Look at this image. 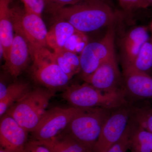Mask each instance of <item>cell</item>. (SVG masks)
Listing matches in <instances>:
<instances>
[{"label": "cell", "instance_id": "6da1fadb", "mask_svg": "<svg viewBox=\"0 0 152 152\" xmlns=\"http://www.w3.org/2000/svg\"><path fill=\"white\" fill-rule=\"evenodd\" d=\"M53 15L54 21H66L86 33L113 25L118 13L105 0H85L62 8Z\"/></svg>", "mask_w": 152, "mask_h": 152}, {"label": "cell", "instance_id": "44dd1931", "mask_svg": "<svg viewBox=\"0 0 152 152\" xmlns=\"http://www.w3.org/2000/svg\"><path fill=\"white\" fill-rule=\"evenodd\" d=\"M131 119L137 124L152 133V107L150 105L133 104Z\"/></svg>", "mask_w": 152, "mask_h": 152}, {"label": "cell", "instance_id": "d6986e66", "mask_svg": "<svg viewBox=\"0 0 152 152\" xmlns=\"http://www.w3.org/2000/svg\"><path fill=\"white\" fill-rule=\"evenodd\" d=\"M53 54L58 65L69 77L72 79L75 75L80 72V61L78 55L63 49L56 50Z\"/></svg>", "mask_w": 152, "mask_h": 152}, {"label": "cell", "instance_id": "7c38bea8", "mask_svg": "<svg viewBox=\"0 0 152 152\" xmlns=\"http://www.w3.org/2000/svg\"><path fill=\"white\" fill-rule=\"evenodd\" d=\"M28 132L5 114L0 122L1 148L8 152H25Z\"/></svg>", "mask_w": 152, "mask_h": 152}, {"label": "cell", "instance_id": "7402d4cb", "mask_svg": "<svg viewBox=\"0 0 152 152\" xmlns=\"http://www.w3.org/2000/svg\"><path fill=\"white\" fill-rule=\"evenodd\" d=\"M127 67L147 73L151 70L152 68V39L143 45L134 62Z\"/></svg>", "mask_w": 152, "mask_h": 152}, {"label": "cell", "instance_id": "f546056e", "mask_svg": "<svg viewBox=\"0 0 152 152\" xmlns=\"http://www.w3.org/2000/svg\"><path fill=\"white\" fill-rule=\"evenodd\" d=\"M150 6H152V0H146Z\"/></svg>", "mask_w": 152, "mask_h": 152}, {"label": "cell", "instance_id": "e0dca14e", "mask_svg": "<svg viewBox=\"0 0 152 152\" xmlns=\"http://www.w3.org/2000/svg\"><path fill=\"white\" fill-rule=\"evenodd\" d=\"M129 148L131 152H152V133L130 122Z\"/></svg>", "mask_w": 152, "mask_h": 152}, {"label": "cell", "instance_id": "ba28073f", "mask_svg": "<svg viewBox=\"0 0 152 152\" xmlns=\"http://www.w3.org/2000/svg\"><path fill=\"white\" fill-rule=\"evenodd\" d=\"M83 108L72 107H55L47 110L35 129L31 132L33 140L43 141L62 132L74 116Z\"/></svg>", "mask_w": 152, "mask_h": 152}, {"label": "cell", "instance_id": "5bb4252c", "mask_svg": "<svg viewBox=\"0 0 152 152\" xmlns=\"http://www.w3.org/2000/svg\"><path fill=\"white\" fill-rule=\"evenodd\" d=\"M148 40V33L144 26L134 28L124 37L121 43L123 68L133 64L142 46Z\"/></svg>", "mask_w": 152, "mask_h": 152}, {"label": "cell", "instance_id": "ac0fdd59", "mask_svg": "<svg viewBox=\"0 0 152 152\" xmlns=\"http://www.w3.org/2000/svg\"><path fill=\"white\" fill-rule=\"evenodd\" d=\"M38 141L51 152H89L73 139L62 132L50 140Z\"/></svg>", "mask_w": 152, "mask_h": 152}, {"label": "cell", "instance_id": "5b68a950", "mask_svg": "<svg viewBox=\"0 0 152 152\" xmlns=\"http://www.w3.org/2000/svg\"><path fill=\"white\" fill-rule=\"evenodd\" d=\"M29 47L33 61L31 73L35 80L50 89L66 87L71 79L58 65L53 53L46 47Z\"/></svg>", "mask_w": 152, "mask_h": 152}, {"label": "cell", "instance_id": "277c9868", "mask_svg": "<svg viewBox=\"0 0 152 152\" xmlns=\"http://www.w3.org/2000/svg\"><path fill=\"white\" fill-rule=\"evenodd\" d=\"M62 97L72 107L83 109L101 107L114 110L132 103L124 92H103L86 82L66 87Z\"/></svg>", "mask_w": 152, "mask_h": 152}, {"label": "cell", "instance_id": "52a82bcc", "mask_svg": "<svg viewBox=\"0 0 152 152\" xmlns=\"http://www.w3.org/2000/svg\"><path fill=\"white\" fill-rule=\"evenodd\" d=\"M115 31L113 25L109 26L103 38L89 43L80 55L82 78L89 75L115 54Z\"/></svg>", "mask_w": 152, "mask_h": 152}, {"label": "cell", "instance_id": "d4e9b609", "mask_svg": "<svg viewBox=\"0 0 152 152\" xmlns=\"http://www.w3.org/2000/svg\"><path fill=\"white\" fill-rule=\"evenodd\" d=\"M130 134V125L129 123L122 137L106 152H127L129 148Z\"/></svg>", "mask_w": 152, "mask_h": 152}, {"label": "cell", "instance_id": "f1b7e54d", "mask_svg": "<svg viewBox=\"0 0 152 152\" xmlns=\"http://www.w3.org/2000/svg\"><path fill=\"white\" fill-rule=\"evenodd\" d=\"M7 87L2 82L0 83V101L5 97L7 92Z\"/></svg>", "mask_w": 152, "mask_h": 152}, {"label": "cell", "instance_id": "4dcf8cb0", "mask_svg": "<svg viewBox=\"0 0 152 152\" xmlns=\"http://www.w3.org/2000/svg\"><path fill=\"white\" fill-rule=\"evenodd\" d=\"M0 152H8L7 151H5L4 149H3L1 148H0Z\"/></svg>", "mask_w": 152, "mask_h": 152}, {"label": "cell", "instance_id": "9c48e42d", "mask_svg": "<svg viewBox=\"0 0 152 152\" xmlns=\"http://www.w3.org/2000/svg\"><path fill=\"white\" fill-rule=\"evenodd\" d=\"M133 104H128L112 112L104 124L94 152H106L119 140L129 124Z\"/></svg>", "mask_w": 152, "mask_h": 152}, {"label": "cell", "instance_id": "ffe728a7", "mask_svg": "<svg viewBox=\"0 0 152 152\" xmlns=\"http://www.w3.org/2000/svg\"><path fill=\"white\" fill-rule=\"evenodd\" d=\"M29 85L26 83L18 82L12 84L7 87L5 97L0 101V115L2 116L17 101L29 91Z\"/></svg>", "mask_w": 152, "mask_h": 152}, {"label": "cell", "instance_id": "4fadbf2b", "mask_svg": "<svg viewBox=\"0 0 152 152\" xmlns=\"http://www.w3.org/2000/svg\"><path fill=\"white\" fill-rule=\"evenodd\" d=\"M29 56V47L28 42L21 35L15 33L8 57L5 60L4 69L11 76L16 77L27 66Z\"/></svg>", "mask_w": 152, "mask_h": 152}, {"label": "cell", "instance_id": "cb8c5ba5", "mask_svg": "<svg viewBox=\"0 0 152 152\" xmlns=\"http://www.w3.org/2000/svg\"><path fill=\"white\" fill-rule=\"evenodd\" d=\"M120 6L126 14H131L139 9H146L149 7L146 0H118Z\"/></svg>", "mask_w": 152, "mask_h": 152}, {"label": "cell", "instance_id": "1f68e13d", "mask_svg": "<svg viewBox=\"0 0 152 152\" xmlns=\"http://www.w3.org/2000/svg\"><path fill=\"white\" fill-rule=\"evenodd\" d=\"M151 30H152V22L151 24Z\"/></svg>", "mask_w": 152, "mask_h": 152}, {"label": "cell", "instance_id": "603a6c76", "mask_svg": "<svg viewBox=\"0 0 152 152\" xmlns=\"http://www.w3.org/2000/svg\"><path fill=\"white\" fill-rule=\"evenodd\" d=\"M88 43V38L86 33L77 30L68 39L62 49L77 55H80Z\"/></svg>", "mask_w": 152, "mask_h": 152}, {"label": "cell", "instance_id": "8992f818", "mask_svg": "<svg viewBox=\"0 0 152 152\" xmlns=\"http://www.w3.org/2000/svg\"><path fill=\"white\" fill-rule=\"evenodd\" d=\"M14 31L25 38L29 46L46 47L48 31L42 16L18 6L12 7Z\"/></svg>", "mask_w": 152, "mask_h": 152}, {"label": "cell", "instance_id": "83f0119b", "mask_svg": "<svg viewBox=\"0 0 152 152\" xmlns=\"http://www.w3.org/2000/svg\"><path fill=\"white\" fill-rule=\"evenodd\" d=\"M25 152H51L45 146L36 140L27 141L25 146Z\"/></svg>", "mask_w": 152, "mask_h": 152}, {"label": "cell", "instance_id": "8fae6325", "mask_svg": "<svg viewBox=\"0 0 152 152\" xmlns=\"http://www.w3.org/2000/svg\"><path fill=\"white\" fill-rule=\"evenodd\" d=\"M123 68V88L132 103L134 101L152 99V77L131 67Z\"/></svg>", "mask_w": 152, "mask_h": 152}, {"label": "cell", "instance_id": "3957f363", "mask_svg": "<svg viewBox=\"0 0 152 152\" xmlns=\"http://www.w3.org/2000/svg\"><path fill=\"white\" fill-rule=\"evenodd\" d=\"M56 90L37 88L29 91L7 111L28 132L34 130L43 115Z\"/></svg>", "mask_w": 152, "mask_h": 152}, {"label": "cell", "instance_id": "9a60e30c", "mask_svg": "<svg viewBox=\"0 0 152 152\" xmlns=\"http://www.w3.org/2000/svg\"><path fill=\"white\" fill-rule=\"evenodd\" d=\"M13 0H0V48L5 61L8 57L14 31L11 3Z\"/></svg>", "mask_w": 152, "mask_h": 152}, {"label": "cell", "instance_id": "7a4b0ae2", "mask_svg": "<svg viewBox=\"0 0 152 152\" xmlns=\"http://www.w3.org/2000/svg\"><path fill=\"white\" fill-rule=\"evenodd\" d=\"M113 110L101 107L83 109L61 132L70 137L89 152H94L104 124Z\"/></svg>", "mask_w": 152, "mask_h": 152}, {"label": "cell", "instance_id": "30bf717a", "mask_svg": "<svg viewBox=\"0 0 152 152\" xmlns=\"http://www.w3.org/2000/svg\"><path fill=\"white\" fill-rule=\"evenodd\" d=\"M83 80L103 92H124L122 75L119 69L115 54L103 63L92 74Z\"/></svg>", "mask_w": 152, "mask_h": 152}, {"label": "cell", "instance_id": "4316f807", "mask_svg": "<svg viewBox=\"0 0 152 152\" xmlns=\"http://www.w3.org/2000/svg\"><path fill=\"white\" fill-rule=\"evenodd\" d=\"M23 4L24 7L42 16V14L46 8L45 0H20Z\"/></svg>", "mask_w": 152, "mask_h": 152}, {"label": "cell", "instance_id": "2e32d148", "mask_svg": "<svg viewBox=\"0 0 152 152\" xmlns=\"http://www.w3.org/2000/svg\"><path fill=\"white\" fill-rule=\"evenodd\" d=\"M54 22L47 35V45L54 51L62 49L68 39L77 30L66 21L59 20Z\"/></svg>", "mask_w": 152, "mask_h": 152}, {"label": "cell", "instance_id": "484cf974", "mask_svg": "<svg viewBox=\"0 0 152 152\" xmlns=\"http://www.w3.org/2000/svg\"><path fill=\"white\" fill-rule=\"evenodd\" d=\"M83 1L85 0H45V9L53 15L62 8L75 4Z\"/></svg>", "mask_w": 152, "mask_h": 152}]
</instances>
